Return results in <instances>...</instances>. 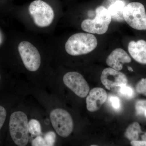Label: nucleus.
Returning <instances> with one entry per match:
<instances>
[{
    "label": "nucleus",
    "instance_id": "obj_1",
    "mask_svg": "<svg viewBox=\"0 0 146 146\" xmlns=\"http://www.w3.org/2000/svg\"><path fill=\"white\" fill-rule=\"evenodd\" d=\"M98 45V40L94 35L79 33L73 35L65 43V50L72 56L87 54L94 50Z\"/></svg>",
    "mask_w": 146,
    "mask_h": 146
},
{
    "label": "nucleus",
    "instance_id": "obj_2",
    "mask_svg": "<svg viewBox=\"0 0 146 146\" xmlns=\"http://www.w3.org/2000/svg\"><path fill=\"white\" fill-rule=\"evenodd\" d=\"M28 120L22 111L13 112L10 118L9 132L14 143L19 146H26L29 140Z\"/></svg>",
    "mask_w": 146,
    "mask_h": 146
},
{
    "label": "nucleus",
    "instance_id": "obj_3",
    "mask_svg": "<svg viewBox=\"0 0 146 146\" xmlns=\"http://www.w3.org/2000/svg\"><path fill=\"white\" fill-rule=\"evenodd\" d=\"M111 21L112 18L108 9L101 6L96 9L95 18L84 20L81 28L84 31L89 33L103 34L107 32Z\"/></svg>",
    "mask_w": 146,
    "mask_h": 146
},
{
    "label": "nucleus",
    "instance_id": "obj_4",
    "mask_svg": "<svg viewBox=\"0 0 146 146\" xmlns=\"http://www.w3.org/2000/svg\"><path fill=\"white\" fill-rule=\"evenodd\" d=\"M124 20L134 29L146 30V12L143 4L131 2L125 6L123 11Z\"/></svg>",
    "mask_w": 146,
    "mask_h": 146
},
{
    "label": "nucleus",
    "instance_id": "obj_5",
    "mask_svg": "<svg viewBox=\"0 0 146 146\" xmlns=\"http://www.w3.org/2000/svg\"><path fill=\"white\" fill-rule=\"evenodd\" d=\"M29 10L35 23L39 27H46L52 23L54 11L51 7L44 1H33L30 5Z\"/></svg>",
    "mask_w": 146,
    "mask_h": 146
},
{
    "label": "nucleus",
    "instance_id": "obj_6",
    "mask_svg": "<svg viewBox=\"0 0 146 146\" xmlns=\"http://www.w3.org/2000/svg\"><path fill=\"white\" fill-rule=\"evenodd\" d=\"M50 119L53 127L59 136L66 138L72 133L74 122L68 111L60 108L54 110L50 114Z\"/></svg>",
    "mask_w": 146,
    "mask_h": 146
},
{
    "label": "nucleus",
    "instance_id": "obj_7",
    "mask_svg": "<svg viewBox=\"0 0 146 146\" xmlns=\"http://www.w3.org/2000/svg\"><path fill=\"white\" fill-rule=\"evenodd\" d=\"M18 50L27 70L31 72L37 71L41 65V57L36 47L30 42L23 41L18 45Z\"/></svg>",
    "mask_w": 146,
    "mask_h": 146
},
{
    "label": "nucleus",
    "instance_id": "obj_8",
    "mask_svg": "<svg viewBox=\"0 0 146 146\" xmlns=\"http://www.w3.org/2000/svg\"><path fill=\"white\" fill-rule=\"evenodd\" d=\"M63 81L68 88L80 98H85L89 94V84L80 73L74 72L66 73L63 76Z\"/></svg>",
    "mask_w": 146,
    "mask_h": 146
},
{
    "label": "nucleus",
    "instance_id": "obj_9",
    "mask_svg": "<svg viewBox=\"0 0 146 146\" xmlns=\"http://www.w3.org/2000/svg\"><path fill=\"white\" fill-rule=\"evenodd\" d=\"M101 81L108 90L127 84V78L123 73L111 68H105L102 72Z\"/></svg>",
    "mask_w": 146,
    "mask_h": 146
},
{
    "label": "nucleus",
    "instance_id": "obj_10",
    "mask_svg": "<svg viewBox=\"0 0 146 146\" xmlns=\"http://www.w3.org/2000/svg\"><path fill=\"white\" fill-rule=\"evenodd\" d=\"M107 99V94L104 89L96 87L91 89L86 98L87 109L91 112L98 110Z\"/></svg>",
    "mask_w": 146,
    "mask_h": 146
},
{
    "label": "nucleus",
    "instance_id": "obj_11",
    "mask_svg": "<svg viewBox=\"0 0 146 146\" xmlns=\"http://www.w3.org/2000/svg\"><path fill=\"white\" fill-rule=\"evenodd\" d=\"M131 61L130 56L124 50L117 48L108 56L106 63L110 68L120 71L123 69L124 64L130 63Z\"/></svg>",
    "mask_w": 146,
    "mask_h": 146
},
{
    "label": "nucleus",
    "instance_id": "obj_12",
    "mask_svg": "<svg viewBox=\"0 0 146 146\" xmlns=\"http://www.w3.org/2000/svg\"><path fill=\"white\" fill-rule=\"evenodd\" d=\"M131 56L138 63L146 65V41L141 40L131 41L128 46Z\"/></svg>",
    "mask_w": 146,
    "mask_h": 146
},
{
    "label": "nucleus",
    "instance_id": "obj_13",
    "mask_svg": "<svg viewBox=\"0 0 146 146\" xmlns=\"http://www.w3.org/2000/svg\"><path fill=\"white\" fill-rule=\"evenodd\" d=\"M125 5L123 1H117L112 4L108 8V10L111 15L112 19L117 22L124 21L123 11Z\"/></svg>",
    "mask_w": 146,
    "mask_h": 146
},
{
    "label": "nucleus",
    "instance_id": "obj_14",
    "mask_svg": "<svg viewBox=\"0 0 146 146\" xmlns=\"http://www.w3.org/2000/svg\"><path fill=\"white\" fill-rule=\"evenodd\" d=\"M142 132L139 123L135 122L128 127L125 136L131 141H137L139 138V134Z\"/></svg>",
    "mask_w": 146,
    "mask_h": 146
},
{
    "label": "nucleus",
    "instance_id": "obj_15",
    "mask_svg": "<svg viewBox=\"0 0 146 146\" xmlns=\"http://www.w3.org/2000/svg\"><path fill=\"white\" fill-rule=\"evenodd\" d=\"M28 128L29 133L32 136H37L41 134L42 128L40 123L37 120L35 119L31 120L28 123Z\"/></svg>",
    "mask_w": 146,
    "mask_h": 146
},
{
    "label": "nucleus",
    "instance_id": "obj_16",
    "mask_svg": "<svg viewBox=\"0 0 146 146\" xmlns=\"http://www.w3.org/2000/svg\"><path fill=\"white\" fill-rule=\"evenodd\" d=\"M119 87V94L121 96L129 100L131 99L134 97L135 93L133 89L131 86H128L127 84H124Z\"/></svg>",
    "mask_w": 146,
    "mask_h": 146
},
{
    "label": "nucleus",
    "instance_id": "obj_17",
    "mask_svg": "<svg viewBox=\"0 0 146 146\" xmlns=\"http://www.w3.org/2000/svg\"><path fill=\"white\" fill-rule=\"evenodd\" d=\"M135 109L138 115H143L145 114L146 110V100H139L136 102Z\"/></svg>",
    "mask_w": 146,
    "mask_h": 146
},
{
    "label": "nucleus",
    "instance_id": "obj_18",
    "mask_svg": "<svg viewBox=\"0 0 146 146\" xmlns=\"http://www.w3.org/2000/svg\"><path fill=\"white\" fill-rule=\"evenodd\" d=\"M56 137L55 133L53 131H49L46 133L44 137L46 146L54 145Z\"/></svg>",
    "mask_w": 146,
    "mask_h": 146
},
{
    "label": "nucleus",
    "instance_id": "obj_19",
    "mask_svg": "<svg viewBox=\"0 0 146 146\" xmlns=\"http://www.w3.org/2000/svg\"><path fill=\"white\" fill-rule=\"evenodd\" d=\"M109 101L111 106L115 110H119L121 108V100L118 97L115 96H111L109 97Z\"/></svg>",
    "mask_w": 146,
    "mask_h": 146
},
{
    "label": "nucleus",
    "instance_id": "obj_20",
    "mask_svg": "<svg viewBox=\"0 0 146 146\" xmlns=\"http://www.w3.org/2000/svg\"><path fill=\"white\" fill-rule=\"evenodd\" d=\"M136 91L138 93L146 96V78H143L137 83Z\"/></svg>",
    "mask_w": 146,
    "mask_h": 146
},
{
    "label": "nucleus",
    "instance_id": "obj_21",
    "mask_svg": "<svg viewBox=\"0 0 146 146\" xmlns=\"http://www.w3.org/2000/svg\"><path fill=\"white\" fill-rule=\"evenodd\" d=\"M32 145L33 146H46L44 138L40 136H37L32 142Z\"/></svg>",
    "mask_w": 146,
    "mask_h": 146
},
{
    "label": "nucleus",
    "instance_id": "obj_22",
    "mask_svg": "<svg viewBox=\"0 0 146 146\" xmlns=\"http://www.w3.org/2000/svg\"><path fill=\"white\" fill-rule=\"evenodd\" d=\"M6 116L7 112L5 108L0 106V130L4 123Z\"/></svg>",
    "mask_w": 146,
    "mask_h": 146
},
{
    "label": "nucleus",
    "instance_id": "obj_23",
    "mask_svg": "<svg viewBox=\"0 0 146 146\" xmlns=\"http://www.w3.org/2000/svg\"><path fill=\"white\" fill-rule=\"evenodd\" d=\"M131 145L133 146H146V141H131L130 143Z\"/></svg>",
    "mask_w": 146,
    "mask_h": 146
},
{
    "label": "nucleus",
    "instance_id": "obj_24",
    "mask_svg": "<svg viewBox=\"0 0 146 146\" xmlns=\"http://www.w3.org/2000/svg\"><path fill=\"white\" fill-rule=\"evenodd\" d=\"M141 137H142V140H143V141H146V132L144 133V134H143L142 136H141Z\"/></svg>",
    "mask_w": 146,
    "mask_h": 146
},
{
    "label": "nucleus",
    "instance_id": "obj_25",
    "mask_svg": "<svg viewBox=\"0 0 146 146\" xmlns=\"http://www.w3.org/2000/svg\"><path fill=\"white\" fill-rule=\"evenodd\" d=\"M127 69L130 72H133V69L131 67H128Z\"/></svg>",
    "mask_w": 146,
    "mask_h": 146
},
{
    "label": "nucleus",
    "instance_id": "obj_26",
    "mask_svg": "<svg viewBox=\"0 0 146 146\" xmlns=\"http://www.w3.org/2000/svg\"><path fill=\"white\" fill-rule=\"evenodd\" d=\"M145 114V116L146 118V110H145V114Z\"/></svg>",
    "mask_w": 146,
    "mask_h": 146
},
{
    "label": "nucleus",
    "instance_id": "obj_27",
    "mask_svg": "<svg viewBox=\"0 0 146 146\" xmlns=\"http://www.w3.org/2000/svg\"><path fill=\"white\" fill-rule=\"evenodd\" d=\"M1 75H0V80H1Z\"/></svg>",
    "mask_w": 146,
    "mask_h": 146
},
{
    "label": "nucleus",
    "instance_id": "obj_28",
    "mask_svg": "<svg viewBox=\"0 0 146 146\" xmlns=\"http://www.w3.org/2000/svg\"><path fill=\"white\" fill-rule=\"evenodd\" d=\"M0 41H1V39H0Z\"/></svg>",
    "mask_w": 146,
    "mask_h": 146
}]
</instances>
